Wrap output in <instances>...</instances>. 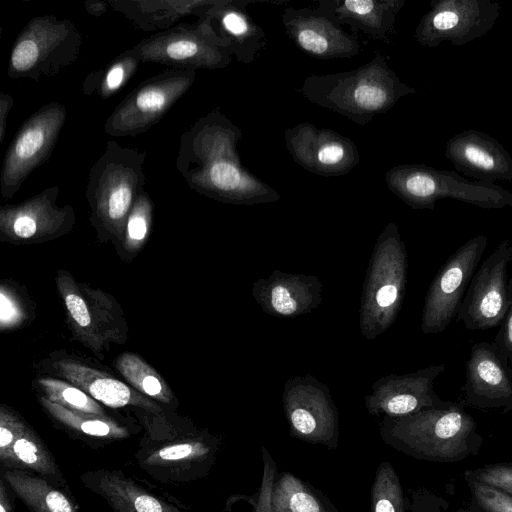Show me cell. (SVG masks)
<instances>
[{
    "mask_svg": "<svg viewBox=\"0 0 512 512\" xmlns=\"http://www.w3.org/2000/svg\"><path fill=\"white\" fill-rule=\"evenodd\" d=\"M10 489L1 478L0 480V512H14V503L11 498Z\"/></svg>",
    "mask_w": 512,
    "mask_h": 512,
    "instance_id": "obj_44",
    "label": "cell"
},
{
    "mask_svg": "<svg viewBox=\"0 0 512 512\" xmlns=\"http://www.w3.org/2000/svg\"><path fill=\"white\" fill-rule=\"evenodd\" d=\"M263 475L259 490L253 496L245 498L254 508V512H271V493L276 478L277 465L270 452L262 446Z\"/></svg>",
    "mask_w": 512,
    "mask_h": 512,
    "instance_id": "obj_39",
    "label": "cell"
},
{
    "mask_svg": "<svg viewBox=\"0 0 512 512\" xmlns=\"http://www.w3.org/2000/svg\"><path fill=\"white\" fill-rule=\"evenodd\" d=\"M405 0H319L317 9L353 32L388 43Z\"/></svg>",
    "mask_w": 512,
    "mask_h": 512,
    "instance_id": "obj_27",
    "label": "cell"
},
{
    "mask_svg": "<svg viewBox=\"0 0 512 512\" xmlns=\"http://www.w3.org/2000/svg\"><path fill=\"white\" fill-rule=\"evenodd\" d=\"M323 285L315 275L291 274L274 270L267 278L256 280L252 297L267 314L296 318L308 314L322 302Z\"/></svg>",
    "mask_w": 512,
    "mask_h": 512,
    "instance_id": "obj_23",
    "label": "cell"
},
{
    "mask_svg": "<svg viewBox=\"0 0 512 512\" xmlns=\"http://www.w3.org/2000/svg\"><path fill=\"white\" fill-rule=\"evenodd\" d=\"M407 250L398 226L388 223L379 234L365 275L359 325L366 340L387 331L402 307L407 281Z\"/></svg>",
    "mask_w": 512,
    "mask_h": 512,
    "instance_id": "obj_5",
    "label": "cell"
},
{
    "mask_svg": "<svg viewBox=\"0 0 512 512\" xmlns=\"http://www.w3.org/2000/svg\"><path fill=\"white\" fill-rule=\"evenodd\" d=\"M67 117L60 102L43 105L26 119L5 153L0 171V192L11 199L28 176L50 158Z\"/></svg>",
    "mask_w": 512,
    "mask_h": 512,
    "instance_id": "obj_12",
    "label": "cell"
},
{
    "mask_svg": "<svg viewBox=\"0 0 512 512\" xmlns=\"http://www.w3.org/2000/svg\"><path fill=\"white\" fill-rule=\"evenodd\" d=\"M466 479L475 502L484 512H512V496L493 486Z\"/></svg>",
    "mask_w": 512,
    "mask_h": 512,
    "instance_id": "obj_38",
    "label": "cell"
},
{
    "mask_svg": "<svg viewBox=\"0 0 512 512\" xmlns=\"http://www.w3.org/2000/svg\"><path fill=\"white\" fill-rule=\"evenodd\" d=\"M384 179L389 190L412 209L433 210L445 198L482 209L512 207V191L496 183L468 180L454 171L427 165H397Z\"/></svg>",
    "mask_w": 512,
    "mask_h": 512,
    "instance_id": "obj_6",
    "label": "cell"
},
{
    "mask_svg": "<svg viewBox=\"0 0 512 512\" xmlns=\"http://www.w3.org/2000/svg\"><path fill=\"white\" fill-rule=\"evenodd\" d=\"M241 129L218 108L182 133L176 169L192 190L234 205L273 203L280 194L242 165L237 144Z\"/></svg>",
    "mask_w": 512,
    "mask_h": 512,
    "instance_id": "obj_1",
    "label": "cell"
},
{
    "mask_svg": "<svg viewBox=\"0 0 512 512\" xmlns=\"http://www.w3.org/2000/svg\"><path fill=\"white\" fill-rule=\"evenodd\" d=\"M0 464L2 469H20L35 473L61 488L66 485L51 451L25 420L9 450L0 456Z\"/></svg>",
    "mask_w": 512,
    "mask_h": 512,
    "instance_id": "obj_29",
    "label": "cell"
},
{
    "mask_svg": "<svg viewBox=\"0 0 512 512\" xmlns=\"http://www.w3.org/2000/svg\"><path fill=\"white\" fill-rule=\"evenodd\" d=\"M445 364H432L403 375L390 374L377 379L365 407L371 415L403 417L427 408H444L453 402L442 400L434 390L437 377Z\"/></svg>",
    "mask_w": 512,
    "mask_h": 512,
    "instance_id": "obj_19",
    "label": "cell"
},
{
    "mask_svg": "<svg viewBox=\"0 0 512 512\" xmlns=\"http://www.w3.org/2000/svg\"><path fill=\"white\" fill-rule=\"evenodd\" d=\"M460 400L478 409H512V371L493 342L471 347Z\"/></svg>",
    "mask_w": 512,
    "mask_h": 512,
    "instance_id": "obj_20",
    "label": "cell"
},
{
    "mask_svg": "<svg viewBox=\"0 0 512 512\" xmlns=\"http://www.w3.org/2000/svg\"><path fill=\"white\" fill-rule=\"evenodd\" d=\"M282 23L291 41L313 58H351L361 51L356 36L317 8L285 7Z\"/></svg>",
    "mask_w": 512,
    "mask_h": 512,
    "instance_id": "obj_21",
    "label": "cell"
},
{
    "mask_svg": "<svg viewBox=\"0 0 512 512\" xmlns=\"http://www.w3.org/2000/svg\"><path fill=\"white\" fill-rule=\"evenodd\" d=\"M141 63L171 69H222L232 60L228 44L218 35L208 16L175 26L142 39L125 50Z\"/></svg>",
    "mask_w": 512,
    "mask_h": 512,
    "instance_id": "obj_8",
    "label": "cell"
},
{
    "mask_svg": "<svg viewBox=\"0 0 512 512\" xmlns=\"http://www.w3.org/2000/svg\"><path fill=\"white\" fill-rule=\"evenodd\" d=\"M141 61L123 51L105 67L91 72L83 81V93L96 92L101 99H108L122 89L135 75Z\"/></svg>",
    "mask_w": 512,
    "mask_h": 512,
    "instance_id": "obj_34",
    "label": "cell"
},
{
    "mask_svg": "<svg viewBox=\"0 0 512 512\" xmlns=\"http://www.w3.org/2000/svg\"><path fill=\"white\" fill-rule=\"evenodd\" d=\"M221 440L196 431L169 439H146L135 454L139 467L162 483H186L205 477L215 464Z\"/></svg>",
    "mask_w": 512,
    "mask_h": 512,
    "instance_id": "obj_11",
    "label": "cell"
},
{
    "mask_svg": "<svg viewBox=\"0 0 512 512\" xmlns=\"http://www.w3.org/2000/svg\"><path fill=\"white\" fill-rule=\"evenodd\" d=\"M271 512H339L320 490L284 472L277 474L271 493Z\"/></svg>",
    "mask_w": 512,
    "mask_h": 512,
    "instance_id": "obj_32",
    "label": "cell"
},
{
    "mask_svg": "<svg viewBox=\"0 0 512 512\" xmlns=\"http://www.w3.org/2000/svg\"><path fill=\"white\" fill-rule=\"evenodd\" d=\"M60 189L53 185L14 205L0 209V233L9 241L41 242L69 232L75 223L73 207L58 206Z\"/></svg>",
    "mask_w": 512,
    "mask_h": 512,
    "instance_id": "obj_18",
    "label": "cell"
},
{
    "mask_svg": "<svg viewBox=\"0 0 512 512\" xmlns=\"http://www.w3.org/2000/svg\"><path fill=\"white\" fill-rule=\"evenodd\" d=\"M493 343L512 371V276L508 283V308Z\"/></svg>",
    "mask_w": 512,
    "mask_h": 512,
    "instance_id": "obj_42",
    "label": "cell"
},
{
    "mask_svg": "<svg viewBox=\"0 0 512 512\" xmlns=\"http://www.w3.org/2000/svg\"><path fill=\"white\" fill-rule=\"evenodd\" d=\"M371 512H405L400 479L390 462H381L371 487Z\"/></svg>",
    "mask_w": 512,
    "mask_h": 512,
    "instance_id": "obj_35",
    "label": "cell"
},
{
    "mask_svg": "<svg viewBox=\"0 0 512 512\" xmlns=\"http://www.w3.org/2000/svg\"><path fill=\"white\" fill-rule=\"evenodd\" d=\"M154 203L143 191L134 203L125 226L124 239L130 247L140 246L147 238L152 227Z\"/></svg>",
    "mask_w": 512,
    "mask_h": 512,
    "instance_id": "obj_37",
    "label": "cell"
},
{
    "mask_svg": "<svg viewBox=\"0 0 512 512\" xmlns=\"http://www.w3.org/2000/svg\"><path fill=\"white\" fill-rule=\"evenodd\" d=\"M146 158L145 151L108 141L92 165L86 198L91 221L99 231L124 239L127 218L146 184Z\"/></svg>",
    "mask_w": 512,
    "mask_h": 512,
    "instance_id": "obj_4",
    "label": "cell"
},
{
    "mask_svg": "<svg viewBox=\"0 0 512 512\" xmlns=\"http://www.w3.org/2000/svg\"><path fill=\"white\" fill-rule=\"evenodd\" d=\"M216 0H108L111 8L123 14L137 28L164 31L187 15L202 17Z\"/></svg>",
    "mask_w": 512,
    "mask_h": 512,
    "instance_id": "obj_28",
    "label": "cell"
},
{
    "mask_svg": "<svg viewBox=\"0 0 512 512\" xmlns=\"http://www.w3.org/2000/svg\"><path fill=\"white\" fill-rule=\"evenodd\" d=\"M82 34L69 19L45 14L33 17L11 47L7 75L40 81L73 64L82 48Z\"/></svg>",
    "mask_w": 512,
    "mask_h": 512,
    "instance_id": "obj_7",
    "label": "cell"
},
{
    "mask_svg": "<svg viewBox=\"0 0 512 512\" xmlns=\"http://www.w3.org/2000/svg\"><path fill=\"white\" fill-rule=\"evenodd\" d=\"M80 480L88 490L104 499L113 512H184L121 470H89Z\"/></svg>",
    "mask_w": 512,
    "mask_h": 512,
    "instance_id": "obj_25",
    "label": "cell"
},
{
    "mask_svg": "<svg viewBox=\"0 0 512 512\" xmlns=\"http://www.w3.org/2000/svg\"><path fill=\"white\" fill-rule=\"evenodd\" d=\"M55 373L79 387L97 402L110 408L133 406L160 416L162 408L154 401L112 375L94 369L72 358L52 363Z\"/></svg>",
    "mask_w": 512,
    "mask_h": 512,
    "instance_id": "obj_24",
    "label": "cell"
},
{
    "mask_svg": "<svg viewBox=\"0 0 512 512\" xmlns=\"http://www.w3.org/2000/svg\"><path fill=\"white\" fill-rule=\"evenodd\" d=\"M14 105L13 97L5 92L0 93V144L6 136L7 120L9 112Z\"/></svg>",
    "mask_w": 512,
    "mask_h": 512,
    "instance_id": "obj_43",
    "label": "cell"
},
{
    "mask_svg": "<svg viewBox=\"0 0 512 512\" xmlns=\"http://www.w3.org/2000/svg\"><path fill=\"white\" fill-rule=\"evenodd\" d=\"M465 477L493 486L512 496L511 464L486 465L476 470L466 471Z\"/></svg>",
    "mask_w": 512,
    "mask_h": 512,
    "instance_id": "obj_40",
    "label": "cell"
},
{
    "mask_svg": "<svg viewBox=\"0 0 512 512\" xmlns=\"http://www.w3.org/2000/svg\"><path fill=\"white\" fill-rule=\"evenodd\" d=\"M24 308L10 287L0 289V327L2 331L15 328L24 321Z\"/></svg>",
    "mask_w": 512,
    "mask_h": 512,
    "instance_id": "obj_41",
    "label": "cell"
},
{
    "mask_svg": "<svg viewBox=\"0 0 512 512\" xmlns=\"http://www.w3.org/2000/svg\"><path fill=\"white\" fill-rule=\"evenodd\" d=\"M108 1H85L84 7L88 14L94 17H100L108 10Z\"/></svg>",
    "mask_w": 512,
    "mask_h": 512,
    "instance_id": "obj_45",
    "label": "cell"
},
{
    "mask_svg": "<svg viewBox=\"0 0 512 512\" xmlns=\"http://www.w3.org/2000/svg\"><path fill=\"white\" fill-rule=\"evenodd\" d=\"M9 489L31 512H80L71 495L49 480L20 469H2Z\"/></svg>",
    "mask_w": 512,
    "mask_h": 512,
    "instance_id": "obj_30",
    "label": "cell"
},
{
    "mask_svg": "<svg viewBox=\"0 0 512 512\" xmlns=\"http://www.w3.org/2000/svg\"><path fill=\"white\" fill-rule=\"evenodd\" d=\"M250 3L249 0H216L203 14L228 44L232 56L243 64H251L267 45L263 29L246 10Z\"/></svg>",
    "mask_w": 512,
    "mask_h": 512,
    "instance_id": "obj_26",
    "label": "cell"
},
{
    "mask_svg": "<svg viewBox=\"0 0 512 512\" xmlns=\"http://www.w3.org/2000/svg\"><path fill=\"white\" fill-rule=\"evenodd\" d=\"M512 243L502 241L478 266L462 300L456 320L470 331L500 326L508 308V264Z\"/></svg>",
    "mask_w": 512,
    "mask_h": 512,
    "instance_id": "obj_16",
    "label": "cell"
},
{
    "mask_svg": "<svg viewBox=\"0 0 512 512\" xmlns=\"http://www.w3.org/2000/svg\"><path fill=\"white\" fill-rule=\"evenodd\" d=\"M56 284L69 327L78 341L94 353H101L110 343H123L127 339V323L112 296L78 283L63 270L58 271Z\"/></svg>",
    "mask_w": 512,
    "mask_h": 512,
    "instance_id": "obj_9",
    "label": "cell"
},
{
    "mask_svg": "<svg viewBox=\"0 0 512 512\" xmlns=\"http://www.w3.org/2000/svg\"><path fill=\"white\" fill-rule=\"evenodd\" d=\"M195 70L169 69L135 87L115 107L104 123L114 137H136L157 124L190 89Z\"/></svg>",
    "mask_w": 512,
    "mask_h": 512,
    "instance_id": "obj_10",
    "label": "cell"
},
{
    "mask_svg": "<svg viewBox=\"0 0 512 512\" xmlns=\"http://www.w3.org/2000/svg\"><path fill=\"white\" fill-rule=\"evenodd\" d=\"M282 403L292 437L328 449L338 447L339 414L327 385L311 374L290 378Z\"/></svg>",
    "mask_w": 512,
    "mask_h": 512,
    "instance_id": "obj_13",
    "label": "cell"
},
{
    "mask_svg": "<svg viewBox=\"0 0 512 512\" xmlns=\"http://www.w3.org/2000/svg\"><path fill=\"white\" fill-rule=\"evenodd\" d=\"M39 402L47 414L59 425L84 440L109 443L129 438L135 429L109 416H101L67 409L44 396Z\"/></svg>",
    "mask_w": 512,
    "mask_h": 512,
    "instance_id": "obj_31",
    "label": "cell"
},
{
    "mask_svg": "<svg viewBox=\"0 0 512 512\" xmlns=\"http://www.w3.org/2000/svg\"><path fill=\"white\" fill-rule=\"evenodd\" d=\"M43 396L67 409L106 416L104 408L79 387L52 377L38 379Z\"/></svg>",
    "mask_w": 512,
    "mask_h": 512,
    "instance_id": "obj_36",
    "label": "cell"
},
{
    "mask_svg": "<svg viewBox=\"0 0 512 512\" xmlns=\"http://www.w3.org/2000/svg\"><path fill=\"white\" fill-rule=\"evenodd\" d=\"M297 91L311 103L359 125L387 113L402 97L416 93L414 87L398 77L380 53L353 70L309 75Z\"/></svg>",
    "mask_w": 512,
    "mask_h": 512,
    "instance_id": "obj_2",
    "label": "cell"
},
{
    "mask_svg": "<svg viewBox=\"0 0 512 512\" xmlns=\"http://www.w3.org/2000/svg\"><path fill=\"white\" fill-rule=\"evenodd\" d=\"M445 157L457 171L476 181L496 183L512 180V156L492 136L469 129L450 138Z\"/></svg>",
    "mask_w": 512,
    "mask_h": 512,
    "instance_id": "obj_22",
    "label": "cell"
},
{
    "mask_svg": "<svg viewBox=\"0 0 512 512\" xmlns=\"http://www.w3.org/2000/svg\"><path fill=\"white\" fill-rule=\"evenodd\" d=\"M115 367L129 385L163 404H171L174 395L163 378L138 355L125 352L116 359Z\"/></svg>",
    "mask_w": 512,
    "mask_h": 512,
    "instance_id": "obj_33",
    "label": "cell"
},
{
    "mask_svg": "<svg viewBox=\"0 0 512 512\" xmlns=\"http://www.w3.org/2000/svg\"><path fill=\"white\" fill-rule=\"evenodd\" d=\"M487 244L485 235L472 237L438 270L424 299L421 316L424 334L441 333L456 318Z\"/></svg>",
    "mask_w": 512,
    "mask_h": 512,
    "instance_id": "obj_14",
    "label": "cell"
},
{
    "mask_svg": "<svg viewBox=\"0 0 512 512\" xmlns=\"http://www.w3.org/2000/svg\"><path fill=\"white\" fill-rule=\"evenodd\" d=\"M499 12V3L491 0H434L419 21L414 37L428 48L443 42L462 46L486 35Z\"/></svg>",
    "mask_w": 512,
    "mask_h": 512,
    "instance_id": "obj_15",
    "label": "cell"
},
{
    "mask_svg": "<svg viewBox=\"0 0 512 512\" xmlns=\"http://www.w3.org/2000/svg\"><path fill=\"white\" fill-rule=\"evenodd\" d=\"M474 418L463 405L427 408L416 413L383 417L379 425L382 440L412 457L430 461H457L478 449L481 437Z\"/></svg>",
    "mask_w": 512,
    "mask_h": 512,
    "instance_id": "obj_3",
    "label": "cell"
},
{
    "mask_svg": "<svg viewBox=\"0 0 512 512\" xmlns=\"http://www.w3.org/2000/svg\"><path fill=\"white\" fill-rule=\"evenodd\" d=\"M284 141L295 163L320 176L346 175L360 162L358 148L350 138L309 122L286 128Z\"/></svg>",
    "mask_w": 512,
    "mask_h": 512,
    "instance_id": "obj_17",
    "label": "cell"
}]
</instances>
